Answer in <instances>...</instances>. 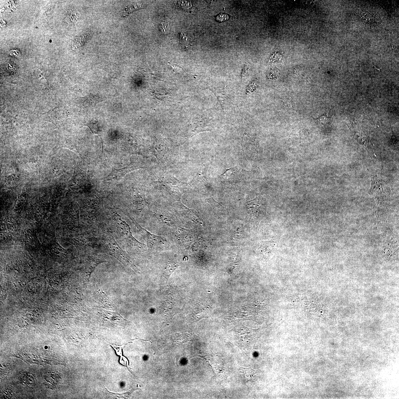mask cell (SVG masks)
<instances>
[{
	"label": "cell",
	"instance_id": "8992f818",
	"mask_svg": "<svg viewBox=\"0 0 399 399\" xmlns=\"http://www.w3.org/2000/svg\"><path fill=\"white\" fill-rule=\"evenodd\" d=\"M312 118H313V120L317 121L320 124L323 125L329 124L330 122L331 119L330 117H327L326 113H324V114L318 117V118L316 119Z\"/></svg>",
	"mask_w": 399,
	"mask_h": 399
},
{
	"label": "cell",
	"instance_id": "4fadbf2b",
	"mask_svg": "<svg viewBox=\"0 0 399 399\" xmlns=\"http://www.w3.org/2000/svg\"><path fill=\"white\" fill-rule=\"evenodd\" d=\"M47 347L45 346V348H45V349H47Z\"/></svg>",
	"mask_w": 399,
	"mask_h": 399
},
{
	"label": "cell",
	"instance_id": "30bf717a",
	"mask_svg": "<svg viewBox=\"0 0 399 399\" xmlns=\"http://www.w3.org/2000/svg\"><path fill=\"white\" fill-rule=\"evenodd\" d=\"M107 390L108 392V394H109V396L114 397H117L119 398H126V397H128L129 395L130 394V392L124 393L121 394H117V393L110 392L107 389Z\"/></svg>",
	"mask_w": 399,
	"mask_h": 399
},
{
	"label": "cell",
	"instance_id": "8fae6325",
	"mask_svg": "<svg viewBox=\"0 0 399 399\" xmlns=\"http://www.w3.org/2000/svg\"><path fill=\"white\" fill-rule=\"evenodd\" d=\"M169 26V24L166 22H162L160 24L159 26V29L160 31L163 33H166L167 31L168 30Z\"/></svg>",
	"mask_w": 399,
	"mask_h": 399
},
{
	"label": "cell",
	"instance_id": "ba28073f",
	"mask_svg": "<svg viewBox=\"0 0 399 399\" xmlns=\"http://www.w3.org/2000/svg\"><path fill=\"white\" fill-rule=\"evenodd\" d=\"M23 381L26 385H32L35 383V379L32 375L30 374H24L23 376Z\"/></svg>",
	"mask_w": 399,
	"mask_h": 399
},
{
	"label": "cell",
	"instance_id": "7a4b0ae2",
	"mask_svg": "<svg viewBox=\"0 0 399 399\" xmlns=\"http://www.w3.org/2000/svg\"><path fill=\"white\" fill-rule=\"evenodd\" d=\"M106 245L108 249L111 252V254L114 256L124 264L130 265L132 267L134 265L127 257L126 253L123 251L122 249L119 246L115 241L112 237H109L107 239L106 242Z\"/></svg>",
	"mask_w": 399,
	"mask_h": 399
},
{
	"label": "cell",
	"instance_id": "277c9868",
	"mask_svg": "<svg viewBox=\"0 0 399 399\" xmlns=\"http://www.w3.org/2000/svg\"><path fill=\"white\" fill-rule=\"evenodd\" d=\"M179 265L176 263L170 264L164 269L163 271V275L167 280L172 273L176 270Z\"/></svg>",
	"mask_w": 399,
	"mask_h": 399
},
{
	"label": "cell",
	"instance_id": "9c48e42d",
	"mask_svg": "<svg viewBox=\"0 0 399 399\" xmlns=\"http://www.w3.org/2000/svg\"><path fill=\"white\" fill-rule=\"evenodd\" d=\"M143 7L142 4H137L135 5H133L132 6L127 8L126 10L124 11L123 13L122 16L125 17L127 16L131 13L133 12L134 10L141 9Z\"/></svg>",
	"mask_w": 399,
	"mask_h": 399
},
{
	"label": "cell",
	"instance_id": "6da1fadb",
	"mask_svg": "<svg viewBox=\"0 0 399 399\" xmlns=\"http://www.w3.org/2000/svg\"><path fill=\"white\" fill-rule=\"evenodd\" d=\"M113 219L117 233L123 239L131 243L134 246H144L143 244L140 243L133 237L131 233L130 226L126 222L122 220L118 214L114 213L113 215Z\"/></svg>",
	"mask_w": 399,
	"mask_h": 399
},
{
	"label": "cell",
	"instance_id": "3957f363",
	"mask_svg": "<svg viewBox=\"0 0 399 399\" xmlns=\"http://www.w3.org/2000/svg\"><path fill=\"white\" fill-rule=\"evenodd\" d=\"M138 228L142 230V232L146 236L148 242L153 244L154 246H163L166 242V241L165 239H164L162 237L152 234L145 230V229L142 228L139 225H138Z\"/></svg>",
	"mask_w": 399,
	"mask_h": 399
},
{
	"label": "cell",
	"instance_id": "52a82bcc",
	"mask_svg": "<svg viewBox=\"0 0 399 399\" xmlns=\"http://www.w3.org/2000/svg\"><path fill=\"white\" fill-rule=\"evenodd\" d=\"M76 11H70L67 12L65 17V20L69 24L76 22L77 20V15Z\"/></svg>",
	"mask_w": 399,
	"mask_h": 399
},
{
	"label": "cell",
	"instance_id": "7c38bea8",
	"mask_svg": "<svg viewBox=\"0 0 399 399\" xmlns=\"http://www.w3.org/2000/svg\"><path fill=\"white\" fill-rule=\"evenodd\" d=\"M228 15L224 13H221L217 16V20L219 22H224L228 20Z\"/></svg>",
	"mask_w": 399,
	"mask_h": 399
},
{
	"label": "cell",
	"instance_id": "5b68a950",
	"mask_svg": "<svg viewBox=\"0 0 399 399\" xmlns=\"http://www.w3.org/2000/svg\"><path fill=\"white\" fill-rule=\"evenodd\" d=\"M58 375L56 374L49 373L46 375L45 380L48 384L50 383L52 384V386H55L58 383Z\"/></svg>",
	"mask_w": 399,
	"mask_h": 399
}]
</instances>
